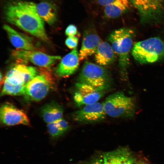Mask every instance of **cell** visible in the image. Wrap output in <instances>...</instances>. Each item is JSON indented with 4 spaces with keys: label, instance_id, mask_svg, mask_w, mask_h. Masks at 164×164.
<instances>
[{
    "label": "cell",
    "instance_id": "11",
    "mask_svg": "<svg viewBox=\"0 0 164 164\" xmlns=\"http://www.w3.org/2000/svg\"><path fill=\"white\" fill-rule=\"evenodd\" d=\"M75 86L73 100L78 107L84 106L97 102L105 92L90 85L79 82L75 83Z\"/></svg>",
    "mask_w": 164,
    "mask_h": 164
},
{
    "label": "cell",
    "instance_id": "4",
    "mask_svg": "<svg viewBox=\"0 0 164 164\" xmlns=\"http://www.w3.org/2000/svg\"><path fill=\"white\" fill-rule=\"evenodd\" d=\"M135 101L134 97L119 91L108 96L102 104L107 115L114 118H133L135 113Z\"/></svg>",
    "mask_w": 164,
    "mask_h": 164
},
{
    "label": "cell",
    "instance_id": "14",
    "mask_svg": "<svg viewBox=\"0 0 164 164\" xmlns=\"http://www.w3.org/2000/svg\"><path fill=\"white\" fill-rule=\"evenodd\" d=\"M101 42L100 38L94 29L90 28L86 30L79 53V60H83L95 53Z\"/></svg>",
    "mask_w": 164,
    "mask_h": 164
},
{
    "label": "cell",
    "instance_id": "9",
    "mask_svg": "<svg viewBox=\"0 0 164 164\" xmlns=\"http://www.w3.org/2000/svg\"><path fill=\"white\" fill-rule=\"evenodd\" d=\"M11 55L19 61L30 62L35 65L48 69L56 61L61 59L58 56H52L35 50H14Z\"/></svg>",
    "mask_w": 164,
    "mask_h": 164
},
{
    "label": "cell",
    "instance_id": "6",
    "mask_svg": "<svg viewBox=\"0 0 164 164\" xmlns=\"http://www.w3.org/2000/svg\"><path fill=\"white\" fill-rule=\"evenodd\" d=\"M77 81L105 91L110 88L112 82L109 72L106 69L88 61L84 63Z\"/></svg>",
    "mask_w": 164,
    "mask_h": 164
},
{
    "label": "cell",
    "instance_id": "10",
    "mask_svg": "<svg viewBox=\"0 0 164 164\" xmlns=\"http://www.w3.org/2000/svg\"><path fill=\"white\" fill-rule=\"evenodd\" d=\"M106 115L102 104L97 102L85 105L75 111L72 118L77 122L88 124L101 121L105 119Z\"/></svg>",
    "mask_w": 164,
    "mask_h": 164
},
{
    "label": "cell",
    "instance_id": "25",
    "mask_svg": "<svg viewBox=\"0 0 164 164\" xmlns=\"http://www.w3.org/2000/svg\"><path fill=\"white\" fill-rule=\"evenodd\" d=\"M134 164H146L145 163L143 162H137Z\"/></svg>",
    "mask_w": 164,
    "mask_h": 164
},
{
    "label": "cell",
    "instance_id": "5",
    "mask_svg": "<svg viewBox=\"0 0 164 164\" xmlns=\"http://www.w3.org/2000/svg\"><path fill=\"white\" fill-rule=\"evenodd\" d=\"M132 53L135 60L140 64L159 61L164 59V42L157 37L138 42L133 46Z\"/></svg>",
    "mask_w": 164,
    "mask_h": 164
},
{
    "label": "cell",
    "instance_id": "12",
    "mask_svg": "<svg viewBox=\"0 0 164 164\" xmlns=\"http://www.w3.org/2000/svg\"><path fill=\"white\" fill-rule=\"evenodd\" d=\"M0 117L2 123L7 126L29 125V119L26 114L8 103L3 104L1 107Z\"/></svg>",
    "mask_w": 164,
    "mask_h": 164
},
{
    "label": "cell",
    "instance_id": "20",
    "mask_svg": "<svg viewBox=\"0 0 164 164\" xmlns=\"http://www.w3.org/2000/svg\"><path fill=\"white\" fill-rule=\"evenodd\" d=\"M63 112L62 107L54 102L46 104L41 109L42 117L44 121L47 124L62 118Z\"/></svg>",
    "mask_w": 164,
    "mask_h": 164
},
{
    "label": "cell",
    "instance_id": "3",
    "mask_svg": "<svg viewBox=\"0 0 164 164\" xmlns=\"http://www.w3.org/2000/svg\"><path fill=\"white\" fill-rule=\"evenodd\" d=\"M36 68L19 64L11 69L6 74L1 96L24 95L26 84L38 74Z\"/></svg>",
    "mask_w": 164,
    "mask_h": 164
},
{
    "label": "cell",
    "instance_id": "16",
    "mask_svg": "<svg viewBox=\"0 0 164 164\" xmlns=\"http://www.w3.org/2000/svg\"><path fill=\"white\" fill-rule=\"evenodd\" d=\"M102 164H134V160L128 150L121 148L105 154Z\"/></svg>",
    "mask_w": 164,
    "mask_h": 164
},
{
    "label": "cell",
    "instance_id": "17",
    "mask_svg": "<svg viewBox=\"0 0 164 164\" xmlns=\"http://www.w3.org/2000/svg\"><path fill=\"white\" fill-rule=\"evenodd\" d=\"M94 54L95 61L102 66L110 65L115 60V53L111 46L105 42L100 43Z\"/></svg>",
    "mask_w": 164,
    "mask_h": 164
},
{
    "label": "cell",
    "instance_id": "15",
    "mask_svg": "<svg viewBox=\"0 0 164 164\" xmlns=\"http://www.w3.org/2000/svg\"><path fill=\"white\" fill-rule=\"evenodd\" d=\"M3 28L7 33L12 45L19 50H35L36 48L31 39L29 36L20 33L10 26L4 25Z\"/></svg>",
    "mask_w": 164,
    "mask_h": 164
},
{
    "label": "cell",
    "instance_id": "22",
    "mask_svg": "<svg viewBox=\"0 0 164 164\" xmlns=\"http://www.w3.org/2000/svg\"><path fill=\"white\" fill-rule=\"evenodd\" d=\"M78 41L77 37L75 36H70L68 37L65 41L66 46L70 49H74L77 47Z\"/></svg>",
    "mask_w": 164,
    "mask_h": 164
},
{
    "label": "cell",
    "instance_id": "7",
    "mask_svg": "<svg viewBox=\"0 0 164 164\" xmlns=\"http://www.w3.org/2000/svg\"><path fill=\"white\" fill-rule=\"evenodd\" d=\"M143 24L159 23L164 19V0H130Z\"/></svg>",
    "mask_w": 164,
    "mask_h": 164
},
{
    "label": "cell",
    "instance_id": "21",
    "mask_svg": "<svg viewBox=\"0 0 164 164\" xmlns=\"http://www.w3.org/2000/svg\"><path fill=\"white\" fill-rule=\"evenodd\" d=\"M68 122L62 118L47 125L49 133L54 137L61 135L68 129Z\"/></svg>",
    "mask_w": 164,
    "mask_h": 164
},
{
    "label": "cell",
    "instance_id": "8",
    "mask_svg": "<svg viewBox=\"0 0 164 164\" xmlns=\"http://www.w3.org/2000/svg\"><path fill=\"white\" fill-rule=\"evenodd\" d=\"M54 84L51 73L47 70H43L26 84L25 97L28 100L39 101L53 88Z\"/></svg>",
    "mask_w": 164,
    "mask_h": 164
},
{
    "label": "cell",
    "instance_id": "24",
    "mask_svg": "<svg viewBox=\"0 0 164 164\" xmlns=\"http://www.w3.org/2000/svg\"><path fill=\"white\" fill-rule=\"evenodd\" d=\"M114 0H97L98 4L101 6L105 7Z\"/></svg>",
    "mask_w": 164,
    "mask_h": 164
},
{
    "label": "cell",
    "instance_id": "18",
    "mask_svg": "<svg viewBox=\"0 0 164 164\" xmlns=\"http://www.w3.org/2000/svg\"><path fill=\"white\" fill-rule=\"evenodd\" d=\"M131 3L130 0H114L104 7L105 17L108 19L119 17L130 9Z\"/></svg>",
    "mask_w": 164,
    "mask_h": 164
},
{
    "label": "cell",
    "instance_id": "2",
    "mask_svg": "<svg viewBox=\"0 0 164 164\" xmlns=\"http://www.w3.org/2000/svg\"><path fill=\"white\" fill-rule=\"evenodd\" d=\"M135 36L134 30L124 27L113 31L109 35L108 40L118 58V67L122 79L128 80V70L130 64V53L132 48Z\"/></svg>",
    "mask_w": 164,
    "mask_h": 164
},
{
    "label": "cell",
    "instance_id": "23",
    "mask_svg": "<svg viewBox=\"0 0 164 164\" xmlns=\"http://www.w3.org/2000/svg\"><path fill=\"white\" fill-rule=\"evenodd\" d=\"M77 32V28L73 24L69 25L65 30V34L68 36H74Z\"/></svg>",
    "mask_w": 164,
    "mask_h": 164
},
{
    "label": "cell",
    "instance_id": "1",
    "mask_svg": "<svg viewBox=\"0 0 164 164\" xmlns=\"http://www.w3.org/2000/svg\"><path fill=\"white\" fill-rule=\"evenodd\" d=\"M36 4L20 1H10L5 4L4 12L6 20L44 41L49 40L44 20L38 14Z\"/></svg>",
    "mask_w": 164,
    "mask_h": 164
},
{
    "label": "cell",
    "instance_id": "19",
    "mask_svg": "<svg viewBox=\"0 0 164 164\" xmlns=\"http://www.w3.org/2000/svg\"><path fill=\"white\" fill-rule=\"evenodd\" d=\"M36 9L39 16L49 25H52L56 22L58 10L54 4L48 2H42L36 4Z\"/></svg>",
    "mask_w": 164,
    "mask_h": 164
},
{
    "label": "cell",
    "instance_id": "13",
    "mask_svg": "<svg viewBox=\"0 0 164 164\" xmlns=\"http://www.w3.org/2000/svg\"><path fill=\"white\" fill-rule=\"evenodd\" d=\"M79 60V53L76 47L61 59L55 70V74L63 77L73 74L78 68Z\"/></svg>",
    "mask_w": 164,
    "mask_h": 164
}]
</instances>
